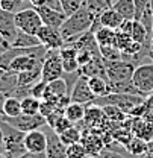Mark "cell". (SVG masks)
<instances>
[{
  "instance_id": "cell-5",
  "label": "cell",
  "mask_w": 153,
  "mask_h": 158,
  "mask_svg": "<svg viewBox=\"0 0 153 158\" xmlns=\"http://www.w3.org/2000/svg\"><path fill=\"white\" fill-rule=\"evenodd\" d=\"M106 75L109 84H118L124 81H131L135 70V64L118 59V61H105Z\"/></svg>"
},
{
  "instance_id": "cell-35",
  "label": "cell",
  "mask_w": 153,
  "mask_h": 158,
  "mask_svg": "<svg viewBox=\"0 0 153 158\" xmlns=\"http://www.w3.org/2000/svg\"><path fill=\"white\" fill-rule=\"evenodd\" d=\"M46 90H47V82L39 81V82L32 85V88H30V96L42 100V99H44V94H46Z\"/></svg>"
},
{
  "instance_id": "cell-36",
  "label": "cell",
  "mask_w": 153,
  "mask_h": 158,
  "mask_svg": "<svg viewBox=\"0 0 153 158\" xmlns=\"http://www.w3.org/2000/svg\"><path fill=\"white\" fill-rule=\"evenodd\" d=\"M94 56H96V55H94L93 52H90V50H77V62H79V69H80V67H85L87 64H90ZM99 56H100V55H99Z\"/></svg>"
},
{
  "instance_id": "cell-31",
  "label": "cell",
  "mask_w": 153,
  "mask_h": 158,
  "mask_svg": "<svg viewBox=\"0 0 153 158\" xmlns=\"http://www.w3.org/2000/svg\"><path fill=\"white\" fill-rule=\"evenodd\" d=\"M85 0H61V6H62V12L70 17L73 15L76 11H79L83 6Z\"/></svg>"
},
{
  "instance_id": "cell-38",
  "label": "cell",
  "mask_w": 153,
  "mask_h": 158,
  "mask_svg": "<svg viewBox=\"0 0 153 158\" xmlns=\"http://www.w3.org/2000/svg\"><path fill=\"white\" fill-rule=\"evenodd\" d=\"M58 106L55 103H52V102H47V100H41V105H39V114L42 116V117H49L55 110H56Z\"/></svg>"
},
{
  "instance_id": "cell-9",
  "label": "cell",
  "mask_w": 153,
  "mask_h": 158,
  "mask_svg": "<svg viewBox=\"0 0 153 158\" xmlns=\"http://www.w3.org/2000/svg\"><path fill=\"white\" fill-rule=\"evenodd\" d=\"M37 37L47 50H61L65 46V41L61 35V31L56 27H50V26L44 24L38 31Z\"/></svg>"
},
{
  "instance_id": "cell-41",
  "label": "cell",
  "mask_w": 153,
  "mask_h": 158,
  "mask_svg": "<svg viewBox=\"0 0 153 158\" xmlns=\"http://www.w3.org/2000/svg\"><path fill=\"white\" fill-rule=\"evenodd\" d=\"M12 47V44H11V41L9 40H6L2 34H0V55H3V53H6L9 49Z\"/></svg>"
},
{
  "instance_id": "cell-39",
  "label": "cell",
  "mask_w": 153,
  "mask_h": 158,
  "mask_svg": "<svg viewBox=\"0 0 153 158\" xmlns=\"http://www.w3.org/2000/svg\"><path fill=\"white\" fill-rule=\"evenodd\" d=\"M135 2V8H136V15H135V20H139L143 12L150 6V0H134Z\"/></svg>"
},
{
  "instance_id": "cell-34",
  "label": "cell",
  "mask_w": 153,
  "mask_h": 158,
  "mask_svg": "<svg viewBox=\"0 0 153 158\" xmlns=\"http://www.w3.org/2000/svg\"><path fill=\"white\" fill-rule=\"evenodd\" d=\"M131 41H132V37H131V35L117 31V35H115V47H117V49H120L121 52H124L126 47L131 44Z\"/></svg>"
},
{
  "instance_id": "cell-1",
  "label": "cell",
  "mask_w": 153,
  "mask_h": 158,
  "mask_svg": "<svg viewBox=\"0 0 153 158\" xmlns=\"http://www.w3.org/2000/svg\"><path fill=\"white\" fill-rule=\"evenodd\" d=\"M96 17V14L91 12L87 6H82L73 15L67 17V20L64 21V24L59 29L62 38L65 41V46L73 44L80 35L91 31V26H93Z\"/></svg>"
},
{
  "instance_id": "cell-21",
  "label": "cell",
  "mask_w": 153,
  "mask_h": 158,
  "mask_svg": "<svg viewBox=\"0 0 153 158\" xmlns=\"http://www.w3.org/2000/svg\"><path fill=\"white\" fill-rule=\"evenodd\" d=\"M112 8L123 17L124 20H135L136 8L134 0H114Z\"/></svg>"
},
{
  "instance_id": "cell-6",
  "label": "cell",
  "mask_w": 153,
  "mask_h": 158,
  "mask_svg": "<svg viewBox=\"0 0 153 158\" xmlns=\"http://www.w3.org/2000/svg\"><path fill=\"white\" fill-rule=\"evenodd\" d=\"M134 85L146 96L153 93V62H141L135 67L132 75Z\"/></svg>"
},
{
  "instance_id": "cell-29",
  "label": "cell",
  "mask_w": 153,
  "mask_h": 158,
  "mask_svg": "<svg viewBox=\"0 0 153 158\" xmlns=\"http://www.w3.org/2000/svg\"><path fill=\"white\" fill-rule=\"evenodd\" d=\"M39 105H41V100L34 96H27V98L21 99V110H23V114H39Z\"/></svg>"
},
{
  "instance_id": "cell-23",
  "label": "cell",
  "mask_w": 153,
  "mask_h": 158,
  "mask_svg": "<svg viewBox=\"0 0 153 158\" xmlns=\"http://www.w3.org/2000/svg\"><path fill=\"white\" fill-rule=\"evenodd\" d=\"M85 111H87V106L83 103H77V102H71L65 110V117L68 118L73 125H77L80 123L83 118H85Z\"/></svg>"
},
{
  "instance_id": "cell-47",
  "label": "cell",
  "mask_w": 153,
  "mask_h": 158,
  "mask_svg": "<svg viewBox=\"0 0 153 158\" xmlns=\"http://www.w3.org/2000/svg\"><path fill=\"white\" fill-rule=\"evenodd\" d=\"M15 3H17V9H18V11L26 8V6H24L26 3H29V5H30V2H29V0H15Z\"/></svg>"
},
{
  "instance_id": "cell-43",
  "label": "cell",
  "mask_w": 153,
  "mask_h": 158,
  "mask_svg": "<svg viewBox=\"0 0 153 158\" xmlns=\"http://www.w3.org/2000/svg\"><path fill=\"white\" fill-rule=\"evenodd\" d=\"M20 158H47L46 152H41V154H37V152H26L23 157Z\"/></svg>"
},
{
  "instance_id": "cell-26",
  "label": "cell",
  "mask_w": 153,
  "mask_h": 158,
  "mask_svg": "<svg viewBox=\"0 0 153 158\" xmlns=\"http://www.w3.org/2000/svg\"><path fill=\"white\" fill-rule=\"evenodd\" d=\"M126 151H127V154L132 155V157H141V155L147 154V151H149V143L144 141V140H141V138H138V137H134L129 141V144L126 146Z\"/></svg>"
},
{
  "instance_id": "cell-20",
  "label": "cell",
  "mask_w": 153,
  "mask_h": 158,
  "mask_svg": "<svg viewBox=\"0 0 153 158\" xmlns=\"http://www.w3.org/2000/svg\"><path fill=\"white\" fill-rule=\"evenodd\" d=\"M88 84H90V88L94 93L96 99L111 94V84L106 79L99 78V76H91V78H88Z\"/></svg>"
},
{
  "instance_id": "cell-44",
  "label": "cell",
  "mask_w": 153,
  "mask_h": 158,
  "mask_svg": "<svg viewBox=\"0 0 153 158\" xmlns=\"http://www.w3.org/2000/svg\"><path fill=\"white\" fill-rule=\"evenodd\" d=\"M144 105H146V108H147V111H153V93L152 94H149L146 100H144Z\"/></svg>"
},
{
  "instance_id": "cell-42",
  "label": "cell",
  "mask_w": 153,
  "mask_h": 158,
  "mask_svg": "<svg viewBox=\"0 0 153 158\" xmlns=\"http://www.w3.org/2000/svg\"><path fill=\"white\" fill-rule=\"evenodd\" d=\"M100 158H124V157L120 152H115V151H111V149H105L100 154Z\"/></svg>"
},
{
  "instance_id": "cell-15",
  "label": "cell",
  "mask_w": 153,
  "mask_h": 158,
  "mask_svg": "<svg viewBox=\"0 0 153 158\" xmlns=\"http://www.w3.org/2000/svg\"><path fill=\"white\" fill-rule=\"evenodd\" d=\"M79 73L82 76H87V78H91V76H99V78H103L108 81V75H106V65H105V59L103 56H94L93 61L90 64H87L85 67H80L79 69ZM109 82V81H108Z\"/></svg>"
},
{
  "instance_id": "cell-2",
  "label": "cell",
  "mask_w": 153,
  "mask_h": 158,
  "mask_svg": "<svg viewBox=\"0 0 153 158\" xmlns=\"http://www.w3.org/2000/svg\"><path fill=\"white\" fill-rule=\"evenodd\" d=\"M0 128L3 131V135H5V151L3 154L8 158H20L23 157L27 151H26V146H24V137H26V132L20 131L17 128L11 126L9 123L0 120Z\"/></svg>"
},
{
  "instance_id": "cell-27",
  "label": "cell",
  "mask_w": 153,
  "mask_h": 158,
  "mask_svg": "<svg viewBox=\"0 0 153 158\" xmlns=\"http://www.w3.org/2000/svg\"><path fill=\"white\" fill-rule=\"evenodd\" d=\"M96 40L99 43V46H115V35H117V31L114 29H109V27H105L102 26L96 34Z\"/></svg>"
},
{
  "instance_id": "cell-30",
  "label": "cell",
  "mask_w": 153,
  "mask_h": 158,
  "mask_svg": "<svg viewBox=\"0 0 153 158\" xmlns=\"http://www.w3.org/2000/svg\"><path fill=\"white\" fill-rule=\"evenodd\" d=\"M83 6H87L91 12H94L96 15H100L103 11L112 8V5L108 0H85Z\"/></svg>"
},
{
  "instance_id": "cell-17",
  "label": "cell",
  "mask_w": 153,
  "mask_h": 158,
  "mask_svg": "<svg viewBox=\"0 0 153 158\" xmlns=\"http://www.w3.org/2000/svg\"><path fill=\"white\" fill-rule=\"evenodd\" d=\"M59 55L62 59V67L65 73H77L79 72V62H77V49L73 46H64L59 50Z\"/></svg>"
},
{
  "instance_id": "cell-37",
  "label": "cell",
  "mask_w": 153,
  "mask_h": 158,
  "mask_svg": "<svg viewBox=\"0 0 153 158\" xmlns=\"http://www.w3.org/2000/svg\"><path fill=\"white\" fill-rule=\"evenodd\" d=\"M71 126H73V123L65 117V116H62V117L59 118L56 123L53 125V128H52V129H53L56 134H62L64 131H67V129H68V128H71Z\"/></svg>"
},
{
  "instance_id": "cell-11",
  "label": "cell",
  "mask_w": 153,
  "mask_h": 158,
  "mask_svg": "<svg viewBox=\"0 0 153 158\" xmlns=\"http://www.w3.org/2000/svg\"><path fill=\"white\" fill-rule=\"evenodd\" d=\"M46 134H47V149H46L47 158H67V146L61 141L59 134H56L52 128Z\"/></svg>"
},
{
  "instance_id": "cell-51",
  "label": "cell",
  "mask_w": 153,
  "mask_h": 158,
  "mask_svg": "<svg viewBox=\"0 0 153 158\" xmlns=\"http://www.w3.org/2000/svg\"><path fill=\"white\" fill-rule=\"evenodd\" d=\"M150 9H152V14H153V0H150Z\"/></svg>"
},
{
  "instance_id": "cell-8",
  "label": "cell",
  "mask_w": 153,
  "mask_h": 158,
  "mask_svg": "<svg viewBox=\"0 0 153 158\" xmlns=\"http://www.w3.org/2000/svg\"><path fill=\"white\" fill-rule=\"evenodd\" d=\"M70 98H71L73 102L83 103V105H91L96 100V96H94V93L90 88V84H88V78L87 76H82L80 75L74 81L73 88H71V93H70Z\"/></svg>"
},
{
  "instance_id": "cell-52",
  "label": "cell",
  "mask_w": 153,
  "mask_h": 158,
  "mask_svg": "<svg viewBox=\"0 0 153 158\" xmlns=\"http://www.w3.org/2000/svg\"><path fill=\"white\" fill-rule=\"evenodd\" d=\"M5 72H6V70H3V69H0V78H2V75H3Z\"/></svg>"
},
{
  "instance_id": "cell-22",
  "label": "cell",
  "mask_w": 153,
  "mask_h": 158,
  "mask_svg": "<svg viewBox=\"0 0 153 158\" xmlns=\"http://www.w3.org/2000/svg\"><path fill=\"white\" fill-rule=\"evenodd\" d=\"M38 46H42V44L37 35H30L23 31H18L15 40L12 41V47H17V49H32V47H38Z\"/></svg>"
},
{
  "instance_id": "cell-32",
  "label": "cell",
  "mask_w": 153,
  "mask_h": 158,
  "mask_svg": "<svg viewBox=\"0 0 153 158\" xmlns=\"http://www.w3.org/2000/svg\"><path fill=\"white\" fill-rule=\"evenodd\" d=\"M100 53L105 61H118L123 56V52L120 49H117L115 46H102Z\"/></svg>"
},
{
  "instance_id": "cell-13",
  "label": "cell",
  "mask_w": 153,
  "mask_h": 158,
  "mask_svg": "<svg viewBox=\"0 0 153 158\" xmlns=\"http://www.w3.org/2000/svg\"><path fill=\"white\" fill-rule=\"evenodd\" d=\"M83 134H87V131H83ZM80 143L85 146L87 152L90 157H99L103 151H105V143H103V138L100 134H96L93 132L91 129L88 131L87 135H83Z\"/></svg>"
},
{
  "instance_id": "cell-4",
  "label": "cell",
  "mask_w": 153,
  "mask_h": 158,
  "mask_svg": "<svg viewBox=\"0 0 153 158\" xmlns=\"http://www.w3.org/2000/svg\"><path fill=\"white\" fill-rule=\"evenodd\" d=\"M0 120L9 123L11 126L17 128L23 132H30V131H35V129H41L42 126L47 125V118L42 117L41 114H20L17 117H6V116H0Z\"/></svg>"
},
{
  "instance_id": "cell-53",
  "label": "cell",
  "mask_w": 153,
  "mask_h": 158,
  "mask_svg": "<svg viewBox=\"0 0 153 158\" xmlns=\"http://www.w3.org/2000/svg\"><path fill=\"white\" fill-rule=\"evenodd\" d=\"M0 158H8V157H6L5 154H0Z\"/></svg>"
},
{
  "instance_id": "cell-18",
  "label": "cell",
  "mask_w": 153,
  "mask_h": 158,
  "mask_svg": "<svg viewBox=\"0 0 153 158\" xmlns=\"http://www.w3.org/2000/svg\"><path fill=\"white\" fill-rule=\"evenodd\" d=\"M124 19L115 11L114 8H109L106 11H103L100 14V24L105 26V27H109V29H114V31H118L120 26L123 24Z\"/></svg>"
},
{
  "instance_id": "cell-54",
  "label": "cell",
  "mask_w": 153,
  "mask_h": 158,
  "mask_svg": "<svg viewBox=\"0 0 153 158\" xmlns=\"http://www.w3.org/2000/svg\"><path fill=\"white\" fill-rule=\"evenodd\" d=\"M88 158H100V155H99V157H88Z\"/></svg>"
},
{
  "instance_id": "cell-24",
  "label": "cell",
  "mask_w": 153,
  "mask_h": 158,
  "mask_svg": "<svg viewBox=\"0 0 153 158\" xmlns=\"http://www.w3.org/2000/svg\"><path fill=\"white\" fill-rule=\"evenodd\" d=\"M82 137H83V132H82V129L77 125H73L71 128H68L67 131H64L62 134H59L61 141L65 146H70V144H74V143H80Z\"/></svg>"
},
{
  "instance_id": "cell-46",
  "label": "cell",
  "mask_w": 153,
  "mask_h": 158,
  "mask_svg": "<svg viewBox=\"0 0 153 158\" xmlns=\"http://www.w3.org/2000/svg\"><path fill=\"white\" fill-rule=\"evenodd\" d=\"M6 94H3L2 91H0V116H3V106H5V100H6Z\"/></svg>"
},
{
  "instance_id": "cell-50",
  "label": "cell",
  "mask_w": 153,
  "mask_h": 158,
  "mask_svg": "<svg viewBox=\"0 0 153 158\" xmlns=\"http://www.w3.org/2000/svg\"><path fill=\"white\" fill-rule=\"evenodd\" d=\"M147 152L153 155V141H150V143H149V151H147Z\"/></svg>"
},
{
  "instance_id": "cell-19",
  "label": "cell",
  "mask_w": 153,
  "mask_h": 158,
  "mask_svg": "<svg viewBox=\"0 0 153 158\" xmlns=\"http://www.w3.org/2000/svg\"><path fill=\"white\" fill-rule=\"evenodd\" d=\"M18 88V75L6 70L0 78V91L6 96H11Z\"/></svg>"
},
{
  "instance_id": "cell-12",
  "label": "cell",
  "mask_w": 153,
  "mask_h": 158,
  "mask_svg": "<svg viewBox=\"0 0 153 158\" xmlns=\"http://www.w3.org/2000/svg\"><path fill=\"white\" fill-rule=\"evenodd\" d=\"M35 9L38 11L39 17L42 20V24L50 26V27L61 29V26L67 20V15L62 11H56V9H52V8H47V6H41V8H35Z\"/></svg>"
},
{
  "instance_id": "cell-3",
  "label": "cell",
  "mask_w": 153,
  "mask_h": 158,
  "mask_svg": "<svg viewBox=\"0 0 153 158\" xmlns=\"http://www.w3.org/2000/svg\"><path fill=\"white\" fill-rule=\"evenodd\" d=\"M14 21H15V26L18 31H23V32L30 34V35H37L38 31L44 26L38 11L32 6L17 11L14 14Z\"/></svg>"
},
{
  "instance_id": "cell-7",
  "label": "cell",
  "mask_w": 153,
  "mask_h": 158,
  "mask_svg": "<svg viewBox=\"0 0 153 158\" xmlns=\"http://www.w3.org/2000/svg\"><path fill=\"white\" fill-rule=\"evenodd\" d=\"M65 72L62 67V59L59 55V50H49L46 58H44V64H42V78L41 81L44 82H52L59 78H64Z\"/></svg>"
},
{
  "instance_id": "cell-16",
  "label": "cell",
  "mask_w": 153,
  "mask_h": 158,
  "mask_svg": "<svg viewBox=\"0 0 153 158\" xmlns=\"http://www.w3.org/2000/svg\"><path fill=\"white\" fill-rule=\"evenodd\" d=\"M132 134L147 143L153 141V125L144 117H132Z\"/></svg>"
},
{
  "instance_id": "cell-48",
  "label": "cell",
  "mask_w": 153,
  "mask_h": 158,
  "mask_svg": "<svg viewBox=\"0 0 153 158\" xmlns=\"http://www.w3.org/2000/svg\"><path fill=\"white\" fill-rule=\"evenodd\" d=\"M5 151V135H3V131L0 128V154H3Z\"/></svg>"
},
{
  "instance_id": "cell-10",
  "label": "cell",
  "mask_w": 153,
  "mask_h": 158,
  "mask_svg": "<svg viewBox=\"0 0 153 158\" xmlns=\"http://www.w3.org/2000/svg\"><path fill=\"white\" fill-rule=\"evenodd\" d=\"M24 146H26L27 152H37V154L46 152V149H47V134L41 129L26 132Z\"/></svg>"
},
{
  "instance_id": "cell-14",
  "label": "cell",
  "mask_w": 153,
  "mask_h": 158,
  "mask_svg": "<svg viewBox=\"0 0 153 158\" xmlns=\"http://www.w3.org/2000/svg\"><path fill=\"white\" fill-rule=\"evenodd\" d=\"M0 34L5 37L6 40L12 41L15 40L17 34H18V29L15 26V21H14V14L12 12H6L0 8Z\"/></svg>"
},
{
  "instance_id": "cell-40",
  "label": "cell",
  "mask_w": 153,
  "mask_h": 158,
  "mask_svg": "<svg viewBox=\"0 0 153 158\" xmlns=\"http://www.w3.org/2000/svg\"><path fill=\"white\" fill-rule=\"evenodd\" d=\"M0 8L6 12H12L15 14L18 9H17V3L15 0H0Z\"/></svg>"
},
{
  "instance_id": "cell-25",
  "label": "cell",
  "mask_w": 153,
  "mask_h": 158,
  "mask_svg": "<svg viewBox=\"0 0 153 158\" xmlns=\"http://www.w3.org/2000/svg\"><path fill=\"white\" fill-rule=\"evenodd\" d=\"M23 113L21 110V100L15 96H8L5 100V106H3V116L6 117H17Z\"/></svg>"
},
{
  "instance_id": "cell-28",
  "label": "cell",
  "mask_w": 153,
  "mask_h": 158,
  "mask_svg": "<svg viewBox=\"0 0 153 158\" xmlns=\"http://www.w3.org/2000/svg\"><path fill=\"white\" fill-rule=\"evenodd\" d=\"M103 113L108 120L111 122H115V123H123L126 118L129 117L121 108H118L117 105H103Z\"/></svg>"
},
{
  "instance_id": "cell-49",
  "label": "cell",
  "mask_w": 153,
  "mask_h": 158,
  "mask_svg": "<svg viewBox=\"0 0 153 158\" xmlns=\"http://www.w3.org/2000/svg\"><path fill=\"white\" fill-rule=\"evenodd\" d=\"M144 118L153 125V111H147V113H146V116H144Z\"/></svg>"
},
{
  "instance_id": "cell-45",
  "label": "cell",
  "mask_w": 153,
  "mask_h": 158,
  "mask_svg": "<svg viewBox=\"0 0 153 158\" xmlns=\"http://www.w3.org/2000/svg\"><path fill=\"white\" fill-rule=\"evenodd\" d=\"M29 2L32 8H41V6H46L47 3V0H29Z\"/></svg>"
},
{
  "instance_id": "cell-33",
  "label": "cell",
  "mask_w": 153,
  "mask_h": 158,
  "mask_svg": "<svg viewBox=\"0 0 153 158\" xmlns=\"http://www.w3.org/2000/svg\"><path fill=\"white\" fill-rule=\"evenodd\" d=\"M88 152L82 143H74L67 146V158H88Z\"/></svg>"
}]
</instances>
